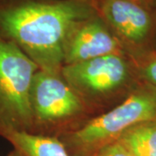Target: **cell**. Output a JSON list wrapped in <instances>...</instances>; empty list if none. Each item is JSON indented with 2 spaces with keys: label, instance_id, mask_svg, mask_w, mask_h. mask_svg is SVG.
<instances>
[{
  "label": "cell",
  "instance_id": "ba28073f",
  "mask_svg": "<svg viewBox=\"0 0 156 156\" xmlns=\"http://www.w3.org/2000/svg\"><path fill=\"white\" fill-rule=\"evenodd\" d=\"M13 147V156H70L56 137L15 132L4 138Z\"/></svg>",
  "mask_w": 156,
  "mask_h": 156
},
{
  "label": "cell",
  "instance_id": "277c9868",
  "mask_svg": "<svg viewBox=\"0 0 156 156\" xmlns=\"http://www.w3.org/2000/svg\"><path fill=\"white\" fill-rule=\"evenodd\" d=\"M32 130L30 134L60 136L77 130L95 117L62 73L39 69L30 89Z\"/></svg>",
  "mask_w": 156,
  "mask_h": 156
},
{
  "label": "cell",
  "instance_id": "7a4b0ae2",
  "mask_svg": "<svg viewBox=\"0 0 156 156\" xmlns=\"http://www.w3.org/2000/svg\"><path fill=\"white\" fill-rule=\"evenodd\" d=\"M61 73L95 116L120 104L141 83L128 55H108L64 65Z\"/></svg>",
  "mask_w": 156,
  "mask_h": 156
},
{
  "label": "cell",
  "instance_id": "8fae6325",
  "mask_svg": "<svg viewBox=\"0 0 156 156\" xmlns=\"http://www.w3.org/2000/svg\"><path fill=\"white\" fill-rule=\"evenodd\" d=\"M95 156H130L118 141L103 147Z\"/></svg>",
  "mask_w": 156,
  "mask_h": 156
},
{
  "label": "cell",
  "instance_id": "52a82bcc",
  "mask_svg": "<svg viewBox=\"0 0 156 156\" xmlns=\"http://www.w3.org/2000/svg\"><path fill=\"white\" fill-rule=\"evenodd\" d=\"M108 55L128 54L113 31L95 13L78 23L69 32L63 48V66Z\"/></svg>",
  "mask_w": 156,
  "mask_h": 156
},
{
  "label": "cell",
  "instance_id": "8992f818",
  "mask_svg": "<svg viewBox=\"0 0 156 156\" xmlns=\"http://www.w3.org/2000/svg\"><path fill=\"white\" fill-rule=\"evenodd\" d=\"M95 11L130 57L156 48V6L136 0H95Z\"/></svg>",
  "mask_w": 156,
  "mask_h": 156
},
{
  "label": "cell",
  "instance_id": "5bb4252c",
  "mask_svg": "<svg viewBox=\"0 0 156 156\" xmlns=\"http://www.w3.org/2000/svg\"><path fill=\"white\" fill-rule=\"evenodd\" d=\"M130 156H131V155H130Z\"/></svg>",
  "mask_w": 156,
  "mask_h": 156
},
{
  "label": "cell",
  "instance_id": "5b68a950",
  "mask_svg": "<svg viewBox=\"0 0 156 156\" xmlns=\"http://www.w3.org/2000/svg\"><path fill=\"white\" fill-rule=\"evenodd\" d=\"M38 66L17 45L0 38V136L31 133L30 89Z\"/></svg>",
  "mask_w": 156,
  "mask_h": 156
},
{
  "label": "cell",
  "instance_id": "4fadbf2b",
  "mask_svg": "<svg viewBox=\"0 0 156 156\" xmlns=\"http://www.w3.org/2000/svg\"><path fill=\"white\" fill-rule=\"evenodd\" d=\"M6 156H13V155H12V154H11V152H10V153H9V154H7Z\"/></svg>",
  "mask_w": 156,
  "mask_h": 156
},
{
  "label": "cell",
  "instance_id": "30bf717a",
  "mask_svg": "<svg viewBox=\"0 0 156 156\" xmlns=\"http://www.w3.org/2000/svg\"><path fill=\"white\" fill-rule=\"evenodd\" d=\"M131 58L140 80L156 89V48Z\"/></svg>",
  "mask_w": 156,
  "mask_h": 156
},
{
  "label": "cell",
  "instance_id": "6da1fadb",
  "mask_svg": "<svg viewBox=\"0 0 156 156\" xmlns=\"http://www.w3.org/2000/svg\"><path fill=\"white\" fill-rule=\"evenodd\" d=\"M95 13V0H0V38L40 69L59 73L69 32Z\"/></svg>",
  "mask_w": 156,
  "mask_h": 156
},
{
  "label": "cell",
  "instance_id": "7c38bea8",
  "mask_svg": "<svg viewBox=\"0 0 156 156\" xmlns=\"http://www.w3.org/2000/svg\"><path fill=\"white\" fill-rule=\"evenodd\" d=\"M138 2H140L144 5L149 6H156V0H136Z\"/></svg>",
  "mask_w": 156,
  "mask_h": 156
},
{
  "label": "cell",
  "instance_id": "9c48e42d",
  "mask_svg": "<svg viewBox=\"0 0 156 156\" xmlns=\"http://www.w3.org/2000/svg\"><path fill=\"white\" fill-rule=\"evenodd\" d=\"M117 141L131 156H156V120L129 128Z\"/></svg>",
  "mask_w": 156,
  "mask_h": 156
},
{
  "label": "cell",
  "instance_id": "3957f363",
  "mask_svg": "<svg viewBox=\"0 0 156 156\" xmlns=\"http://www.w3.org/2000/svg\"><path fill=\"white\" fill-rule=\"evenodd\" d=\"M155 120L156 89L141 82L120 104L58 139L70 156H95L129 128Z\"/></svg>",
  "mask_w": 156,
  "mask_h": 156
}]
</instances>
